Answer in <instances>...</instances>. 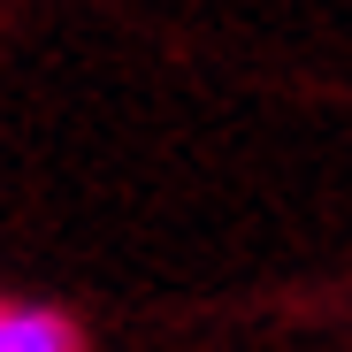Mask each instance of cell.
Wrapping results in <instances>:
<instances>
[{
    "instance_id": "1",
    "label": "cell",
    "mask_w": 352,
    "mask_h": 352,
    "mask_svg": "<svg viewBox=\"0 0 352 352\" xmlns=\"http://www.w3.org/2000/svg\"><path fill=\"white\" fill-rule=\"evenodd\" d=\"M0 352H92L85 322L46 299H0Z\"/></svg>"
}]
</instances>
